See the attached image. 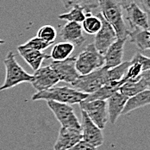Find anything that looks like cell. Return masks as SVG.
<instances>
[{
    "label": "cell",
    "instance_id": "f1b7e54d",
    "mask_svg": "<svg viewBox=\"0 0 150 150\" xmlns=\"http://www.w3.org/2000/svg\"><path fill=\"white\" fill-rule=\"evenodd\" d=\"M130 62H135V63H138L140 64L142 68H143V71H148L150 70V60L149 58L142 55L141 53L137 52L135 53V55L132 57V59L129 60Z\"/></svg>",
    "mask_w": 150,
    "mask_h": 150
},
{
    "label": "cell",
    "instance_id": "83f0119b",
    "mask_svg": "<svg viewBox=\"0 0 150 150\" xmlns=\"http://www.w3.org/2000/svg\"><path fill=\"white\" fill-rule=\"evenodd\" d=\"M51 45H52L51 43L46 42L44 41L41 40L40 38H38L37 36H35V37L30 39L28 42H26L24 44L21 46L23 47H26V48H30V49H34V50H36V51L42 52L43 50L48 48Z\"/></svg>",
    "mask_w": 150,
    "mask_h": 150
},
{
    "label": "cell",
    "instance_id": "4316f807",
    "mask_svg": "<svg viewBox=\"0 0 150 150\" xmlns=\"http://www.w3.org/2000/svg\"><path fill=\"white\" fill-rule=\"evenodd\" d=\"M36 36L46 42L54 44L57 37V31L54 26L46 24L38 30Z\"/></svg>",
    "mask_w": 150,
    "mask_h": 150
},
{
    "label": "cell",
    "instance_id": "603a6c76",
    "mask_svg": "<svg viewBox=\"0 0 150 150\" xmlns=\"http://www.w3.org/2000/svg\"><path fill=\"white\" fill-rule=\"evenodd\" d=\"M129 66H130V62L125 61L116 67L107 69L106 74H105V84L110 83V82L121 81L123 79L124 75L126 74L127 70Z\"/></svg>",
    "mask_w": 150,
    "mask_h": 150
},
{
    "label": "cell",
    "instance_id": "44dd1931",
    "mask_svg": "<svg viewBox=\"0 0 150 150\" xmlns=\"http://www.w3.org/2000/svg\"><path fill=\"white\" fill-rule=\"evenodd\" d=\"M129 37V42L134 43L141 51H146L150 48L149 30L134 29L129 31L128 38Z\"/></svg>",
    "mask_w": 150,
    "mask_h": 150
},
{
    "label": "cell",
    "instance_id": "e0dca14e",
    "mask_svg": "<svg viewBox=\"0 0 150 150\" xmlns=\"http://www.w3.org/2000/svg\"><path fill=\"white\" fill-rule=\"evenodd\" d=\"M129 98L121 94L119 91L114 93L107 100L108 117L111 124H115L118 117L122 115V111Z\"/></svg>",
    "mask_w": 150,
    "mask_h": 150
},
{
    "label": "cell",
    "instance_id": "ac0fdd59",
    "mask_svg": "<svg viewBox=\"0 0 150 150\" xmlns=\"http://www.w3.org/2000/svg\"><path fill=\"white\" fill-rule=\"evenodd\" d=\"M17 51L19 54L22 56V58L30 65V67L35 72L41 67L43 60L50 58L49 54L46 53L41 52V51H36V50L30 49V48H26L21 45L17 47Z\"/></svg>",
    "mask_w": 150,
    "mask_h": 150
},
{
    "label": "cell",
    "instance_id": "8992f818",
    "mask_svg": "<svg viewBox=\"0 0 150 150\" xmlns=\"http://www.w3.org/2000/svg\"><path fill=\"white\" fill-rule=\"evenodd\" d=\"M47 105L60 122V127L81 130L80 122L75 114L74 108L70 105L60 104L54 101H47Z\"/></svg>",
    "mask_w": 150,
    "mask_h": 150
},
{
    "label": "cell",
    "instance_id": "8fae6325",
    "mask_svg": "<svg viewBox=\"0 0 150 150\" xmlns=\"http://www.w3.org/2000/svg\"><path fill=\"white\" fill-rule=\"evenodd\" d=\"M98 16L101 20L102 27L100 30L95 35L93 45L102 55H105L107 49L113 42H115L117 40V38L116 32L111 27V25L105 21L100 13L98 14Z\"/></svg>",
    "mask_w": 150,
    "mask_h": 150
},
{
    "label": "cell",
    "instance_id": "4dcf8cb0",
    "mask_svg": "<svg viewBox=\"0 0 150 150\" xmlns=\"http://www.w3.org/2000/svg\"><path fill=\"white\" fill-rule=\"evenodd\" d=\"M137 1V4L140 6V8L144 11L148 15H149L150 12V0H134V2Z\"/></svg>",
    "mask_w": 150,
    "mask_h": 150
},
{
    "label": "cell",
    "instance_id": "ffe728a7",
    "mask_svg": "<svg viewBox=\"0 0 150 150\" xmlns=\"http://www.w3.org/2000/svg\"><path fill=\"white\" fill-rule=\"evenodd\" d=\"M122 80L118 82H110L104 85L102 87H100L97 91L94 93L90 94L86 97V98L84 100L85 102L94 101V100H105L106 101L110 97H111L114 93L118 91L119 88L122 86Z\"/></svg>",
    "mask_w": 150,
    "mask_h": 150
},
{
    "label": "cell",
    "instance_id": "2e32d148",
    "mask_svg": "<svg viewBox=\"0 0 150 150\" xmlns=\"http://www.w3.org/2000/svg\"><path fill=\"white\" fill-rule=\"evenodd\" d=\"M60 35L64 42H67L74 46L82 45L86 40L81 24L78 23H66L61 30Z\"/></svg>",
    "mask_w": 150,
    "mask_h": 150
},
{
    "label": "cell",
    "instance_id": "484cf974",
    "mask_svg": "<svg viewBox=\"0 0 150 150\" xmlns=\"http://www.w3.org/2000/svg\"><path fill=\"white\" fill-rule=\"evenodd\" d=\"M86 11L84 9L79 6H74L72 8V10L69 12L59 15L58 18L60 20L67 21V23H81L86 18Z\"/></svg>",
    "mask_w": 150,
    "mask_h": 150
},
{
    "label": "cell",
    "instance_id": "d6986e66",
    "mask_svg": "<svg viewBox=\"0 0 150 150\" xmlns=\"http://www.w3.org/2000/svg\"><path fill=\"white\" fill-rule=\"evenodd\" d=\"M150 104V90L142 91L135 96L128 98L124 108L122 111V115H126L131 111L137 110L139 108L149 105Z\"/></svg>",
    "mask_w": 150,
    "mask_h": 150
},
{
    "label": "cell",
    "instance_id": "d6a6232c",
    "mask_svg": "<svg viewBox=\"0 0 150 150\" xmlns=\"http://www.w3.org/2000/svg\"><path fill=\"white\" fill-rule=\"evenodd\" d=\"M4 42H5V41H4V40H1V39H0V45L4 44Z\"/></svg>",
    "mask_w": 150,
    "mask_h": 150
},
{
    "label": "cell",
    "instance_id": "30bf717a",
    "mask_svg": "<svg viewBox=\"0 0 150 150\" xmlns=\"http://www.w3.org/2000/svg\"><path fill=\"white\" fill-rule=\"evenodd\" d=\"M76 57H69L60 61H52L50 63L51 68L54 71L60 81L72 85L79 77V74L75 67Z\"/></svg>",
    "mask_w": 150,
    "mask_h": 150
},
{
    "label": "cell",
    "instance_id": "9c48e42d",
    "mask_svg": "<svg viewBox=\"0 0 150 150\" xmlns=\"http://www.w3.org/2000/svg\"><path fill=\"white\" fill-rule=\"evenodd\" d=\"M60 82L58 77L50 66L40 67L32 75V79L30 83L38 91H42L52 87Z\"/></svg>",
    "mask_w": 150,
    "mask_h": 150
},
{
    "label": "cell",
    "instance_id": "3957f363",
    "mask_svg": "<svg viewBox=\"0 0 150 150\" xmlns=\"http://www.w3.org/2000/svg\"><path fill=\"white\" fill-rule=\"evenodd\" d=\"M4 64L5 67L6 76L4 82L0 86V91L11 89L16 86L29 82L32 79V75L28 74L16 60V56L12 51H9L4 60Z\"/></svg>",
    "mask_w": 150,
    "mask_h": 150
},
{
    "label": "cell",
    "instance_id": "277c9868",
    "mask_svg": "<svg viewBox=\"0 0 150 150\" xmlns=\"http://www.w3.org/2000/svg\"><path fill=\"white\" fill-rule=\"evenodd\" d=\"M105 65V58L93 45L90 43L76 57L75 67L79 75H86L102 68Z\"/></svg>",
    "mask_w": 150,
    "mask_h": 150
},
{
    "label": "cell",
    "instance_id": "cb8c5ba5",
    "mask_svg": "<svg viewBox=\"0 0 150 150\" xmlns=\"http://www.w3.org/2000/svg\"><path fill=\"white\" fill-rule=\"evenodd\" d=\"M82 29L88 35H96L102 27L100 18L97 16L91 14V12H86V18L82 22Z\"/></svg>",
    "mask_w": 150,
    "mask_h": 150
},
{
    "label": "cell",
    "instance_id": "f546056e",
    "mask_svg": "<svg viewBox=\"0 0 150 150\" xmlns=\"http://www.w3.org/2000/svg\"><path fill=\"white\" fill-rule=\"evenodd\" d=\"M68 150H97V148L93 147L92 145L87 143L86 142L81 140L76 145H74L73 148H71L70 149Z\"/></svg>",
    "mask_w": 150,
    "mask_h": 150
},
{
    "label": "cell",
    "instance_id": "7402d4cb",
    "mask_svg": "<svg viewBox=\"0 0 150 150\" xmlns=\"http://www.w3.org/2000/svg\"><path fill=\"white\" fill-rule=\"evenodd\" d=\"M74 50V46L67 42H58L54 46L51 54H49L50 58L54 61L64 60L71 56Z\"/></svg>",
    "mask_w": 150,
    "mask_h": 150
},
{
    "label": "cell",
    "instance_id": "9a60e30c",
    "mask_svg": "<svg viewBox=\"0 0 150 150\" xmlns=\"http://www.w3.org/2000/svg\"><path fill=\"white\" fill-rule=\"evenodd\" d=\"M150 88V70L143 72L140 79L135 82H128L124 83L118 91L121 94L124 95L127 98H130L132 96H135L136 94L144 91L149 90Z\"/></svg>",
    "mask_w": 150,
    "mask_h": 150
},
{
    "label": "cell",
    "instance_id": "d4e9b609",
    "mask_svg": "<svg viewBox=\"0 0 150 150\" xmlns=\"http://www.w3.org/2000/svg\"><path fill=\"white\" fill-rule=\"evenodd\" d=\"M66 9H70L74 6H79L84 9L86 12H91V10L98 7L99 0H60Z\"/></svg>",
    "mask_w": 150,
    "mask_h": 150
},
{
    "label": "cell",
    "instance_id": "6da1fadb",
    "mask_svg": "<svg viewBox=\"0 0 150 150\" xmlns=\"http://www.w3.org/2000/svg\"><path fill=\"white\" fill-rule=\"evenodd\" d=\"M101 16L114 29L117 39H128L129 31L122 13V8L117 0H99Z\"/></svg>",
    "mask_w": 150,
    "mask_h": 150
},
{
    "label": "cell",
    "instance_id": "7a4b0ae2",
    "mask_svg": "<svg viewBox=\"0 0 150 150\" xmlns=\"http://www.w3.org/2000/svg\"><path fill=\"white\" fill-rule=\"evenodd\" d=\"M88 95L79 92L69 86L52 87L42 91H38L32 96L33 101L45 100L54 101L66 105H75L84 101Z\"/></svg>",
    "mask_w": 150,
    "mask_h": 150
},
{
    "label": "cell",
    "instance_id": "ba28073f",
    "mask_svg": "<svg viewBox=\"0 0 150 150\" xmlns=\"http://www.w3.org/2000/svg\"><path fill=\"white\" fill-rule=\"evenodd\" d=\"M81 134L82 140L95 148L102 146L104 143L103 130L94 124L87 117L86 112L81 110Z\"/></svg>",
    "mask_w": 150,
    "mask_h": 150
},
{
    "label": "cell",
    "instance_id": "4fadbf2b",
    "mask_svg": "<svg viewBox=\"0 0 150 150\" xmlns=\"http://www.w3.org/2000/svg\"><path fill=\"white\" fill-rule=\"evenodd\" d=\"M125 11L127 12L126 20L129 23L133 30H149V15L140 8V6L136 3L134 2L133 4H131Z\"/></svg>",
    "mask_w": 150,
    "mask_h": 150
},
{
    "label": "cell",
    "instance_id": "52a82bcc",
    "mask_svg": "<svg viewBox=\"0 0 150 150\" xmlns=\"http://www.w3.org/2000/svg\"><path fill=\"white\" fill-rule=\"evenodd\" d=\"M80 110L87 115L91 122L96 124L102 130L106 126L109 121L108 110H107V102L105 100H94L85 102L82 101L79 104Z\"/></svg>",
    "mask_w": 150,
    "mask_h": 150
},
{
    "label": "cell",
    "instance_id": "5bb4252c",
    "mask_svg": "<svg viewBox=\"0 0 150 150\" xmlns=\"http://www.w3.org/2000/svg\"><path fill=\"white\" fill-rule=\"evenodd\" d=\"M128 39H117L107 49L104 55L105 67L107 69L116 67L122 63L124 45Z\"/></svg>",
    "mask_w": 150,
    "mask_h": 150
},
{
    "label": "cell",
    "instance_id": "5b68a950",
    "mask_svg": "<svg viewBox=\"0 0 150 150\" xmlns=\"http://www.w3.org/2000/svg\"><path fill=\"white\" fill-rule=\"evenodd\" d=\"M107 68L103 67L86 75H79V77L71 85L76 91L90 95L94 93L105 85V74Z\"/></svg>",
    "mask_w": 150,
    "mask_h": 150
},
{
    "label": "cell",
    "instance_id": "1f68e13d",
    "mask_svg": "<svg viewBox=\"0 0 150 150\" xmlns=\"http://www.w3.org/2000/svg\"><path fill=\"white\" fill-rule=\"evenodd\" d=\"M117 2L120 4L123 10H126L131 4L134 3V0H117Z\"/></svg>",
    "mask_w": 150,
    "mask_h": 150
},
{
    "label": "cell",
    "instance_id": "7c38bea8",
    "mask_svg": "<svg viewBox=\"0 0 150 150\" xmlns=\"http://www.w3.org/2000/svg\"><path fill=\"white\" fill-rule=\"evenodd\" d=\"M82 140L81 130L60 127L54 150H68Z\"/></svg>",
    "mask_w": 150,
    "mask_h": 150
}]
</instances>
